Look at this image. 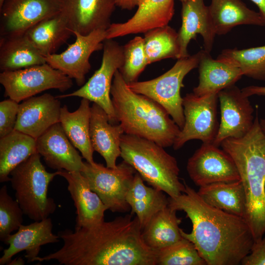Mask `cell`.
<instances>
[{
    "label": "cell",
    "mask_w": 265,
    "mask_h": 265,
    "mask_svg": "<svg viewBox=\"0 0 265 265\" xmlns=\"http://www.w3.org/2000/svg\"><path fill=\"white\" fill-rule=\"evenodd\" d=\"M120 147L123 161L132 166L148 185L171 198L185 192V185L180 180L177 160L164 147L150 140L125 133Z\"/></svg>",
    "instance_id": "5b68a950"
},
{
    "label": "cell",
    "mask_w": 265,
    "mask_h": 265,
    "mask_svg": "<svg viewBox=\"0 0 265 265\" xmlns=\"http://www.w3.org/2000/svg\"><path fill=\"white\" fill-rule=\"evenodd\" d=\"M258 7L259 13L265 22V0H250Z\"/></svg>",
    "instance_id": "b9f144b4"
},
{
    "label": "cell",
    "mask_w": 265,
    "mask_h": 265,
    "mask_svg": "<svg viewBox=\"0 0 265 265\" xmlns=\"http://www.w3.org/2000/svg\"><path fill=\"white\" fill-rule=\"evenodd\" d=\"M177 211L168 206L156 213L144 227L142 236L149 247L156 251L183 238L179 227L182 218L177 216Z\"/></svg>",
    "instance_id": "4dcf8cb0"
},
{
    "label": "cell",
    "mask_w": 265,
    "mask_h": 265,
    "mask_svg": "<svg viewBox=\"0 0 265 265\" xmlns=\"http://www.w3.org/2000/svg\"><path fill=\"white\" fill-rule=\"evenodd\" d=\"M63 0L61 12L69 28L73 32L83 35L98 29L106 30L116 6L115 0Z\"/></svg>",
    "instance_id": "e0dca14e"
},
{
    "label": "cell",
    "mask_w": 265,
    "mask_h": 265,
    "mask_svg": "<svg viewBox=\"0 0 265 265\" xmlns=\"http://www.w3.org/2000/svg\"><path fill=\"white\" fill-rule=\"evenodd\" d=\"M24 214L17 201L9 195L6 185L0 189V239L3 242L18 230L23 221Z\"/></svg>",
    "instance_id": "8d00e7d4"
},
{
    "label": "cell",
    "mask_w": 265,
    "mask_h": 265,
    "mask_svg": "<svg viewBox=\"0 0 265 265\" xmlns=\"http://www.w3.org/2000/svg\"><path fill=\"white\" fill-rule=\"evenodd\" d=\"M217 94L197 96L193 92L183 98L185 123L173 145L182 148L187 141L198 139L203 143H213L219 124L217 118Z\"/></svg>",
    "instance_id": "8fae6325"
},
{
    "label": "cell",
    "mask_w": 265,
    "mask_h": 265,
    "mask_svg": "<svg viewBox=\"0 0 265 265\" xmlns=\"http://www.w3.org/2000/svg\"><path fill=\"white\" fill-rule=\"evenodd\" d=\"M110 95L117 120L125 134L154 141L163 147L173 146L181 129L160 105L131 90L119 70Z\"/></svg>",
    "instance_id": "277c9868"
},
{
    "label": "cell",
    "mask_w": 265,
    "mask_h": 265,
    "mask_svg": "<svg viewBox=\"0 0 265 265\" xmlns=\"http://www.w3.org/2000/svg\"><path fill=\"white\" fill-rule=\"evenodd\" d=\"M36 152L16 167L10 173V181L15 191L16 200L24 214L34 221L49 217L56 205L48 196V187L58 172H48Z\"/></svg>",
    "instance_id": "8992f818"
},
{
    "label": "cell",
    "mask_w": 265,
    "mask_h": 265,
    "mask_svg": "<svg viewBox=\"0 0 265 265\" xmlns=\"http://www.w3.org/2000/svg\"><path fill=\"white\" fill-rule=\"evenodd\" d=\"M124 131L119 125L110 123L106 112L99 105L91 106L90 136L94 151L105 160L106 166L114 168L121 155V140Z\"/></svg>",
    "instance_id": "603a6c76"
},
{
    "label": "cell",
    "mask_w": 265,
    "mask_h": 265,
    "mask_svg": "<svg viewBox=\"0 0 265 265\" xmlns=\"http://www.w3.org/2000/svg\"><path fill=\"white\" fill-rule=\"evenodd\" d=\"M37 152L47 166L57 170H83L85 163L70 141L60 123L48 129L36 139Z\"/></svg>",
    "instance_id": "ac0fdd59"
},
{
    "label": "cell",
    "mask_w": 265,
    "mask_h": 265,
    "mask_svg": "<svg viewBox=\"0 0 265 265\" xmlns=\"http://www.w3.org/2000/svg\"><path fill=\"white\" fill-rule=\"evenodd\" d=\"M84 163L81 173L108 210L114 212H128L131 208L126 196L136 172L135 169L124 161L114 168L95 161Z\"/></svg>",
    "instance_id": "9c48e42d"
},
{
    "label": "cell",
    "mask_w": 265,
    "mask_h": 265,
    "mask_svg": "<svg viewBox=\"0 0 265 265\" xmlns=\"http://www.w3.org/2000/svg\"><path fill=\"white\" fill-rule=\"evenodd\" d=\"M213 143H203L188 159L186 170L195 185L240 180L232 157Z\"/></svg>",
    "instance_id": "5bb4252c"
},
{
    "label": "cell",
    "mask_w": 265,
    "mask_h": 265,
    "mask_svg": "<svg viewBox=\"0 0 265 265\" xmlns=\"http://www.w3.org/2000/svg\"><path fill=\"white\" fill-rule=\"evenodd\" d=\"M220 146L234 160L246 198V216L254 242L265 235V133L258 115L240 138H228Z\"/></svg>",
    "instance_id": "3957f363"
},
{
    "label": "cell",
    "mask_w": 265,
    "mask_h": 265,
    "mask_svg": "<svg viewBox=\"0 0 265 265\" xmlns=\"http://www.w3.org/2000/svg\"><path fill=\"white\" fill-rule=\"evenodd\" d=\"M61 108L58 98L49 93L26 99L19 104L14 130L36 139L59 123Z\"/></svg>",
    "instance_id": "2e32d148"
},
{
    "label": "cell",
    "mask_w": 265,
    "mask_h": 265,
    "mask_svg": "<svg viewBox=\"0 0 265 265\" xmlns=\"http://www.w3.org/2000/svg\"><path fill=\"white\" fill-rule=\"evenodd\" d=\"M19 106L18 103L11 99L0 102V138L14 130Z\"/></svg>",
    "instance_id": "74e56055"
},
{
    "label": "cell",
    "mask_w": 265,
    "mask_h": 265,
    "mask_svg": "<svg viewBox=\"0 0 265 265\" xmlns=\"http://www.w3.org/2000/svg\"><path fill=\"white\" fill-rule=\"evenodd\" d=\"M180 0V1H181L182 2H184V1H186L187 0Z\"/></svg>",
    "instance_id": "bcb514c9"
},
{
    "label": "cell",
    "mask_w": 265,
    "mask_h": 265,
    "mask_svg": "<svg viewBox=\"0 0 265 265\" xmlns=\"http://www.w3.org/2000/svg\"><path fill=\"white\" fill-rule=\"evenodd\" d=\"M184 183L185 192L168 197V206L183 211L191 221V233L180 229L182 237L194 244L208 265L241 264L254 243L246 220L209 205Z\"/></svg>",
    "instance_id": "7a4b0ae2"
},
{
    "label": "cell",
    "mask_w": 265,
    "mask_h": 265,
    "mask_svg": "<svg viewBox=\"0 0 265 265\" xmlns=\"http://www.w3.org/2000/svg\"><path fill=\"white\" fill-rule=\"evenodd\" d=\"M220 103V122L213 144L216 146L228 138H240L252 128L254 109L248 97L235 85L217 94Z\"/></svg>",
    "instance_id": "9a60e30c"
},
{
    "label": "cell",
    "mask_w": 265,
    "mask_h": 265,
    "mask_svg": "<svg viewBox=\"0 0 265 265\" xmlns=\"http://www.w3.org/2000/svg\"><path fill=\"white\" fill-rule=\"evenodd\" d=\"M53 227L49 217L28 225H21L17 232L10 235L4 242L9 247L3 250L0 265H8L14 255L23 251H26L25 258L28 263L34 262L41 246L59 242L60 238L53 233Z\"/></svg>",
    "instance_id": "ffe728a7"
},
{
    "label": "cell",
    "mask_w": 265,
    "mask_h": 265,
    "mask_svg": "<svg viewBox=\"0 0 265 265\" xmlns=\"http://www.w3.org/2000/svg\"><path fill=\"white\" fill-rule=\"evenodd\" d=\"M73 34L62 12L44 19L23 34L45 57L55 53Z\"/></svg>",
    "instance_id": "4316f807"
},
{
    "label": "cell",
    "mask_w": 265,
    "mask_h": 265,
    "mask_svg": "<svg viewBox=\"0 0 265 265\" xmlns=\"http://www.w3.org/2000/svg\"><path fill=\"white\" fill-rule=\"evenodd\" d=\"M102 63L89 80L79 89L57 98L78 97L88 100L101 106L107 113L110 123L117 124L110 91L112 79L124 63L123 46L113 39L104 41Z\"/></svg>",
    "instance_id": "30bf717a"
},
{
    "label": "cell",
    "mask_w": 265,
    "mask_h": 265,
    "mask_svg": "<svg viewBox=\"0 0 265 265\" xmlns=\"http://www.w3.org/2000/svg\"><path fill=\"white\" fill-rule=\"evenodd\" d=\"M116 5L122 9L132 10L138 6L141 0H115Z\"/></svg>",
    "instance_id": "60d3db41"
},
{
    "label": "cell",
    "mask_w": 265,
    "mask_h": 265,
    "mask_svg": "<svg viewBox=\"0 0 265 265\" xmlns=\"http://www.w3.org/2000/svg\"><path fill=\"white\" fill-rule=\"evenodd\" d=\"M46 63L43 56L24 35L0 36V69L15 71Z\"/></svg>",
    "instance_id": "f546056e"
},
{
    "label": "cell",
    "mask_w": 265,
    "mask_h": 265,
    "mask_svg": "<svg viewBox=\"0 0 265 265\" xmlns=\"http://www.w3.org/2000/svg\"><path fill=\"white\" fill-rule=\"evenodd\" d=\"M260 126L262 128V130L265 133V118L263 119H261L260 120Z\"/></svg>",
    "instance_id": "ee69618b"
},
{
    "label": "cell",
    "mask_w": 265,
    "mask_h": 265,
    "mask_svg": "<svg viewBox=\"0 0 265 265\" xmlns=\"http://www.w3.org/2000/svg\"><path fill=\"white\" fill-rule=\"evenodd\" d=\"M4 0H0V6L2 4Z\"/></svg>",
    "instance_id": "f6af8a7d"
},
{
    "label": "cell",
    "mask_w": 265,
    "mask_h": 265,
    "mask_svg": "<svg viewBox=\"0 0 265 265\" xmlns=\"http://www.w3.org/2000/svg\"><path fill=\"white\" fill-rule=\"evenodd\" d=\"M68 183V190L76 209L75 228L95 226L104 221L108 210L99 196L92 191L86 179L80 171L57 170Z\"/></svg>",
    "instance_id": "44dd1931"
},
{
    "label": "cell",
    "mask_w": 265,
    "mask_h": 265,
    "mask_svg": "<svg viewBox=\"0 0 265 265\" xmlns=\"http://www.w3.org/2000/svg\"><path fill=\"white\" fill-rule=\"evenodd\" d=\"M157 252V265H206L194 244L183 238Z\"/></svg>",
    "instance_id": "e575fe53"
},
{
    "label": "cell",
    "mask_w": 265,
    "mask_h": 265,
    "mask_svg": "<svg viewBox=\"0 0 265 265\" xmlns=\"http://www.w3.org/2000/svg\"><path fill=\"white\" fill-rule=\"evenodd\" d=\"M25 264V261L24 260L21 258H16L14 260H11L9 263L8 264V265H24Z\"/></svg>",
    "instance_id": "7bdbcfd3"
},
{
    "label": "cell",
    "mask_w": 265,
    "mask_h": 265,
    "mask_svg": "<svg viewBox=\"0 0 265 265\" xmlns=\"http://www.w3.org/2000/svg\"><path fill=\"white\" fill-rule=\"evenodd\" d=\"M144 182L136 172L126 196L131 213L136 214L142 230L156 213L169 204L163 191L147 186Z\"/></svg>",
    "instance_id": "f1b7e54d"
},
{
    "label": "cell",
    "mask_w": 265,
    "mask_h": 265,
    "mask_svg": "<svg viewBox=\"0 0 265 265\" xmlns=\"http://www.w3.org/2000/svg\"><path fill=\"white\" fill-rule=\"evenodd\" d=\"M90 101L82 98L78 108L70 112L66 105L61 107L60 121L64 132L73 145L89 163L94 162V152L90 136Z\"/></svg>",
    "instance_id": "484cf974"
},
{
    "label": "cell",
    "mask_w": 265,
    "mask_h": 265,
    "mask_svg": "<svg viewBox=\"0 0 265 265\" xmlns=\"http://www.w3.org/2000/svg\"><path fill=\"white\" fill-rule=\"evenodd\" d=\"M217 59L239 68L243 76L265 80V45L238 50H223Z\"/></svg>",
    "instance_id": "836d02e7"
},
{
    "label": "cell",
    "mask_w": 265,
    "mask_h": 265,
    "mask_svg": "<svg viewBox=\"0 0 265 265\" xmlns=\"http://www.w3.org/2000/svg\"><path fill=\"white\" fill-rule=\"evenodd\" d=\"M73 33L76 37L75 42L64 52L46 56V61L81 86L85 83L86 75L91 69L90 57L94 52L103 49L106 31L98 29L86 35L77 31Z\"/></svg>",
    "instance_id": "7c38bea8"
},
{
    "label": "cell",
    "mask_w": 265,
    "mask_h": 265,
    "mask_svg": "<svg viewBox=\"0 0 265 265\" xmlns=\"http://www.w3.org/2000/svg\"><path fill=\"white\" fill-rule=\"evenodd\" d=\"M143 40L149 64L166 58L179 59L178 33L168 25L147 31Z\"/></svg>",
    "instance_id": "d6a6232c"
},
{
    "label": "cell",
    "mask_w": 265,
    "mask_h": 265,
    "mask_svg": "<svg viewBox=\"0 0 265 265\" xmlns=\"http://www.w3.org/2000/svg\"><path fill=\"white\" fill-rule=\"evenodd\" d=\"M174 14V0H141L133 16L123 23H113L106 30V38L145 33L168 25Z\"/></svg>",
    "instance_id": "d6986e66"
},
{
    "label": "cell",
    "mask_w": 265,
    "mask_h": 265,
    "mask_svg": "<svg viewBox=\"0 0 265 265\" xmlns=\"http://www.w3.org/2000/svg\"><path fill=\"white\" fill-rule=\"evenodd\" d=\"M4 96L17 103L43 91L55 89L64 92L73 85L72 79L48 63L0 73Z\"/></svg>",
    "instance_id": "ba28073f"
},
{
    "label": "cell",
    "mask_w": 265,
    "mask_h": 265,
    "mask_svg": "<svg viewBox=\"0 0 265 265\" xmlns=\"http://www.w3.org/2000/svg\"><path fill=\"white\" fill-rule=\"evenodd\" d=\"M242 265H265V237L254 242L250 252L241 261Z\"/></svg>",
    "instance_id": "f35d334b"
},
{
    "label": "cell",
    "mask_w": 265,
    "mask_h": 265,
    "mask_svg": "<svg viewBox=\"0 0 265 265\" xmlns=\"http://www.w3.org/2000/svg\"><path fill=\"white\" fill-rule=\"evenodd\" d=\"M243 94L246 97L254 95L265 96V86L251 85L241 89Z\"/></svg>",
    "instance_id": "ab89813d"
},
{
    "label": "cell",
    "mask_w": 265,
    "mask_h": 265,
    "mask_svg": "<svg viewBox=\"0 0 265 265\" xmlns=\"http://www.w3.org/2000/svg\"><path fill=\"white\" fill-rule=\"evenodd\" d=\"M201 51L187 57L178 59L174 65L162 75L151 80L128 84L134 92L145 95L163 106L181 130L185 123L183 98L181 89L185 76L198 67Z\"/></svg>",
    "instance_id": "52a82bcc"
},
{
    "label": "cell",
    "mask_w": 265,
    "mask_h": 265,
    "mask_svg": "<svg viewBox=\"0 0 265 265\" xmlns=\"http://www.w3.org/2000/svg\"><path fill=\"white\" fill-rule=\"evenodd\" d=\"M208 6L216 34H225L241 25L265 26L260 13L248 8L241 0H212Z\"/></svg>",
    "instance_id": "d4e9b609"
},
{
    "label": "cell",
    "mask_w": 265,
    "mask_h": 265,
    "mask_svg": "<svg viewBox=\"0 0 265 265\" xmlns=\"http://www.w3.org/2000/svg\"><path fill=\"white\" fill-rule=\"evenodd\" d=\"M140 223L132 214L95 226L65 229L63 246L34 261L55 260L64 265H156L157 252L144 242Z\"/></svg>",
    "instance_id": "6da1fadb"
},
{
    "label": "cell",
    "mask_w": 265,
    "mask_h": 265,
    "mask_svg": "<svg viewBox=\"0 0 265 265\" xmlns=\"http://www.w3.org/2000/svg\"><path fill=\"white\" fill-rule=\"evenodd\" d=\"M36 152V139L20 131L0 138V182L10 181L11 172Z\"/></svg>",
    "instance_id": "1f68e13d"
},
{
    "label": "cell",
    "mask_w": 265,
    "mask_h": 265,
    "mask_svg": "<svg viewBox=\"0 0 265 265\" xmlns=\"http://www.w3.org/2000/svg\"><path fill=\"white\" fill-rule=\"evenodd\" d=\"M199 83L193 93L201 97L218 94L220 91L235 85L243 76L241 70L233 65L214 59L205 50H201L198 65Z\"/></svg>",
    "instance_id": "cb8c5ba5"
},
{
    "label": "cell",
    "mask_w": 265,
    "mask_h": 265,
    "mask_svg": "<svg viewBox=\"0 0 265 265\" xmlns=\"http://www.w3.org/2000/svg\"><path fill=\"white\" fill-rule=\"evenodd\" d=\"M182 26L178 33L180 46L179 59L189 56L187 47L191 39L200 34L205 51L212 50L216 33L209 13V6L204 0H187L182 2Z\"/></svg>",
    "instance_id": "7402d4cb"
},
{
    "label": "cell",
    "mask_w": 265,
    "mask_h": 265,
    "mask_svg": "<svg viewBox=\"0 0 265 265\" xmlns=\"http://www.w3.org/2000/svg\"><path fill=\"white\" fill-rule=\"evenodd\" d=\"M123 51L124 63L119 71L127 84L137 81L139 75L149 65L143 38L135 37L123 46Z\"/></svg>",
    "instance_id": "d590c367"
},
{
    "label": "cell",
    "mask_w": 265,
    "mask_h": 265,
    "mask_svg": "<svg viewBox=\"0 0 265 265\" xmlns=\"http://www.w3.org/2000/svg\"><path fill=\"white\" fill-rule=\"evenodd\" d=\"M63 0H4L0 6V36L23 35L38 22L61 12Z\"/></svg>",
    "instance_id": "4fadbf2b"
},
{
    "label": "cell",
    "mask_w": 265,
    "mask_h": 265,
    "mask_svg": "<svg viewBox=\"0 0 265 265\" xmlns=\"http://www.w3.org/2000/svg\"><path fill=\"white\" fill-rule=\"evenodd\" d=\"M197 193L209 205L245 219L246 198L240 180L201 186Z\"/></svg>",
    "instance_id": "83f0119b"
}]
</instances>
